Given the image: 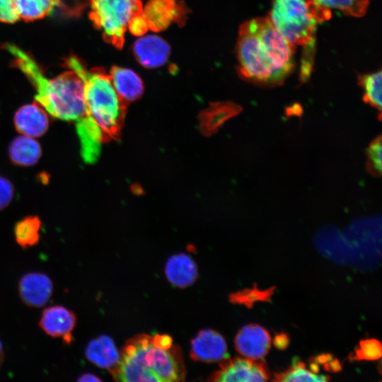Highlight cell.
Wrapping results in <instances>:
<instances>
[{
	"instance_id": "obj_1",
	"label": "cell",
	"mask_w": 382,
	"mask_h": 382,
	"mask_svg": "<svg viewBox=\"0 0 382 382\" xmlns=\"http://www.w3.org/2000/svg\"><path fill=\"white\" fill-rule=\"evenodd\" d=\"M236 56L240 76L262 86L279 85L294 67V45L276 30L268 17L241 25Z\"/></svg>"
},
{
	"instance_id": "obj_3",
	"label": "cell",
	"mask_w": 382,
	"mask_h": 382,
	"mask_svg": "<svg viewBox=\"0 0 382 382\" xmlns=\"http://www.w3.org/2000/svg\"><path fill=\"white\" fill-rule=\"evenodd\" d=\"M4 49L12 56V65L21 71L36 91L35 100L47 113L57 119L77 122L86 115L84 83L73 70L47 78L29 54L12 43Z\"/></svg>"
},
{
	"instance_id": "obj_4",
	"label": "cell",
	"mask_w": 382,
	"mask_h": 382,
	"mask_svg": "<svg viewBox=\"0 0 382 382\" xmlns=\"http://www.w3.org/2000/svg\"><path fill=\"white\" fill-rule=\"evenodd\" d=\"M64 66L74 71L83 81L84 117L99 129L104 141L115 138L122 125L126 103L116 93L110 75L99 67L88 69L82 59L74 54L64 59Z\"/></svg>"
},
{
	"instance_id": "obj_6",
	"label": "cell",
	"mask_w": 382,
	"mask_h": 382,
	"mask_svg": "<svg viewBox=\"0 0 382 382\" xmlns=\"http://www.w3.org/2000/svg\"><path fill=\"white\" fill-rule=\"evenodd\" d=\"M142 10V0H91L89 18L106 42L121 49L129 20Z\"/></svg>"
},
{
	"instance_id": "obj_8",
	"label": "cell",
	"mask_w": 382,
	"mask_h": 382,
	"mask_svg": "<svg viewBox=\"0 0 382 382\" xmlns=\"http://www.w3.org/2000/svg\"><path fill=\"white\" fill-rule=\"evenodd\" d=\"M142 13L153 31L166 29L173 22L183 23L186 8L176 0H149L143 8Z\"/></svg>"
},
{
	"instance_id": "obj_17",
	"label": "cell",
	"mask_w": 382,
	"mask_h": 382,
	"mask_svg": "<svg viewBox=\"0 0 382 382\" xmlns=\"http://www.w3.org/2000/svg\"><path fill=\"white\" fill-rule=\"evenodd\" d=\"M85 354L91 363L110 371L117 365L120 358L113 340L106 335L91 340L86 347Z\"/></svg>"
},
{
	"instance_id": "obj_28",
	"label": "cell",
	"mask_w": 382,
	"mask_h": 382,
	"mask_svg": "<svg viewBox=\"0 0 382 382\" xmlns=\"http://www.w3.org/2000/svg\"><path fill=\"white\" fill-rule=\"evenodd\" d=\"M13 196L14 187L12 183L6 178L0 175V210L8 206Z\"/></svg>"
},
{
	"instance_id": "obj_7",
	"label": "cell",
	"mask_w": 382,
	"mask_h": 382,
	"mask_svg": "<svg viewBox=\"0 0 382 382\" xmlns=\"http://www.w3.org/2000/svg\"><path fill=\"white\" fill-rule=\"evenodd\" d=\"M265 365L257 359L235 357L222 361L220 369L209 378L211 381H265L269 379Z\"/></svg>"
},
{
	"instance_id": "obj_10",
	"label": "cell",
	"mask_w": 382,
	"mask_h": 382,
	"mask_svg": "<svg viewBox=\"0 0 382 382\" xmlns=\"http://www.w3.org/2000/svg\"><path fill=\"white\" fill-rule=\"evenodd\" d=\"M271 345V337L264 328L258 325L243 327L235 338L236 350L243 356L258 359L265 357Z\"/></svg>"
},
{
	"instance_id": "obj_26",
	"label": "cell",
	"mask_w": 382,
	"mask_h": 382,
	"mask_svg": "<svg viewBox=\"0 0 382 382\" xmlns=\"http://www.w3.org/2000/svg\"><path fill=\"white\" fill-rule=\"evenodd\" d=\"M381 137L379 136L371 141L366 151L367 168L375 176L381 174Z\"/></svg>"
},
{
	"instance_id": "obj_11",
	"label": "cell",
	"mask_w": 382,
	"mask_h": 382,
	"mask_svg": "<svg viewBox=\"0 0 382 382\" xmlns=\"http://www.w3.org/2000/svg\"><path fill=\"white\" fill-rule=\"evenodd\" d=\"M76 323L74 313L62 306H52L45 309L40 320V326L48 335L62 338L70 342Z\"/></svg>"
},
{
	"instance_id": "obj_30",
	"label": "cell",
	"mask_w": 382,
	"mask_h": 382,
	"mask_svg": "<svg viewBox=\"0 0 382 382\" xmlns=\"http://www.w3.org/2000/svg\"><path fill=\"white\" fill-rule=\"evenodd\" d=\"M289 342L288 337L286 335L281 334L276 337L275 345L278 348H285Z\"/></svg>"
},
{
	"instance_id": "obj_27",
	"label": "cell",
	"mask_w": 382,
	"mask_h": 382,
	"mask_svg": "<svg viewBox=\"0 0 382 382\" xmlns=\"http://www.w3.org/2000/svg\"><path fill=\"white\" fill-rule=\"evenodd\" d=\"M14 0H0V21L13 23L19 19Z\"/></svg>"
},
{
	"instance_id": "obj_14",
	"label": "cell",
	"mask_w": 382,
	"mask_h": 382,
	"mask_svg": "<svg viewBox=\"0 0 382 382\" xmlns=\"http://www.w3.org/2000/svg\"><path fill=\"white\" fill-rule=\"evenodd\" d=\"M47 113L37 103L23 105L15 112V128L23 135L33 138L41 137L49 127Z\"/></svg>"
},
{
	"instance_id": "obj_24",
	"label": "cell",
	"mask_w": 382,
	"mask_h": 382,
	"mask_svg": "<svg viewBox=\"0 0 382 382\" xmlns=\"http://www.w3.org/2000/svg\"><path fill=\"white\" fill-rule=\"evenodd\" d=\"M273 289L260 290L254 287L238 291L230 295V301L234 303L251 307L255 302L268 301L273 293Z\"/></svg>"
},
{
	"instance_id": "obj_2",
	"label": "cell",
	"mask_w": 382,
	"mask_h": 382,
	"mask_svg": "<svg viewBox=\"0 0 382 382\" xmlns=\"http://www.w3.org/2000/svg\"><path fill=\"white\" fill-rule=\"evenodd\" d=\"M110 371L118 381H180L186 371L180 349L166 334H141L129 339Z\"/></svg>"
},
{
	"instance_id": "obj_23",
	"label": "cell",
	"mask_w": 382,
	"mask_h": 382,
	"mask_svg": "<svg viewBox=\"0 0 382 382\" xmlns=\"http://www.w3.org/2000/svg\"><path fill=\"white\" fill-rule=\"evenodd\" d=\"M319 4L340 10L345 14L355 17L364 16L367 10L369 0H314Z\"/></svg>"
},
{
	"instance_id": "obj_32",
	"label": "cell",
	"mask_w": 382,
	"mask_h": 382,
	"mask_svg": "<svg viewBox=\"0 0 382 382\" xmlns=\"http://www.w3.org/2000/svg\"><path fill=\"white\" fill-rule=\"evenodd\" d=\"M2 360H3V347H2V344L0 341V365L2 362Z\"/></svg>"
},
{
	"instance_id": "obj_18",
	"label": "cell",
	"mask_w": 382,
	"mask_h": 382,
	"mask_svg": "<svg viewBox=\"0 0 382 382\" xmlns=\"http://www.w3.org/2000/svg\"><path fill=\"white\" fill-rule=\"evenodd\" d=\"M8 156L16 165L28 167L37 163L42 156L39 142L33 137L21 135L15 138L8 147Z\"/></svg>"
},
{
	"instance_id": "obj_21",
	"label": "cell",
	"mask_w": 382,
	"mask_h": 382,
	"mask_svg": "<svg viewBox=\"0 0 382 382\" xmlns=\"http://www.w3.org/2000/svg\"><path fill=\"white\" fill-rule=\"evenodd\" d=\"M276 381H328V376L318 374L306 368V364L296 360L285 371L274 375Z\"/></svg>"
},
{
	"instance_id": "obj_29",
	"label": "cell",
	"mask_w": 382,
	"mask_h": 382,
	"mask_svg": "<svg viewBox=\"0 0 382 382\" xmlns=\"http://www.w3.org/2000/svg\"><path fill=\"white\" fill-rule=\"evenodd\" d=\"M127 28L132 34L139 37L146 33L149 28L142 12L134 15L129 20Z\"/></svg>"
},
{
	"instance_id": "obj_16",
	"label": "cell",
	"mask_w": 382,
	"mask_h": 382,
	"mask_svg": "<svg viewBox=\"0 0 382 382\" xmlns=\"http://www.w3.org/2000/svg\"><path fill=\"white\" fill-rule=\"evenodd\" d=\"M109 75L116 93L125 103L138 99L143 94L142 80L134 71L115 66Z\"/></svg>"
},
{
	"instance_id": "obj_5",
	"label": "cell",
	"mask_w": 382,
	"mask_h": 382,
	"mask_svg": "<svg viewBox=\"0 0 382 382\" xmlns=\"http://www.w3.org/2000/svg\"><path fill=\"white\" fill-rule=\"evenodd\" d=\"M330 16L329 8L314 0H274L268 18L289 43L305 46L315 42L317 23Z\"/></svg>"
},
{
	"instance_id": "obj_13",
	"label": "cell",
	"mask_w": 382,
	"mask_h": 382,
	"mask_svg": "<svg viewBox=\"0 0 382 382\" xmlns=\"http://www.w3.org/2000/svg\"><path fill=\"white\" fill-rule=\"evenodd\" d=\"M133 53L143 66L157 68L167 62L170 54V47L163 38L150 35L141 36L135 41Z\"/></svg>"
},
{
	"instance_id": "obj_15",
	"label": "cell",
	"mask_w": 382,
	"mask_h": 382,
	"mask_svg": "<svg viewBox=\"0 0 382 382\" xmlns=\"http://www.w3.org/2000/svg\"><path fill=\"white\" fill-rule=\"evenodd\" d=\"M165 273L168 280L179 288L192 285L198 275L195 262L185 253L171 256L166 262Z\"/></svg>"
},
{
	"instance_id": "obj_20",
	"label": "cell",
	"mask_w": 382,
	"mask_h": 382,
	"mask_svg": "<svg viewBox=\"0 0 382 382\" xmlns=\"http://www.w3.org/2000/svg\"><path fill=\"white\" fill-rule=\"evenodd\" d=\"M41 221L37 216H27L18 221L14 228L17 243L23 248L35 245L40 238Z\"/></svg>"
},
{
	"instance_id": "obj_12",
	"label": "cell",
	"mask_w": 382,
	"mask_h": 382,
	"mask_svg": "<svg viewBox=\"0 0 382 382\" xmlns=\"http://www.w3.org/2000/svg\"><path fill=\"white\" fill-rule=\"evenodd\" d=\"M18 288L23 301L35 308L45 306L53 292L51 279L42 272H30L23 275L19 282Z\"/></svg>"
},
{
	"instance_id": "obj_19",
	"label": "cell",
	"mask_w": 382,
	"mask_h": 382,
	"mask_svg": "<svg viewBox=\"0 0 382 382\" xmlns=\"http://www.w3.org/2000/svg\"><path fill=\"white\" fill-rule=\"evenodd\" d=\"M19 18L25 21L39 20L48 16L59 0H14Z\"/></svg>"
},
{
	"instance_id": "obj_25",
	"label": "cell",
	"mask_w": 382,
	"mask_h": 382,
	"mask_svg": "<svg viewBox=\"0 0 382 382\" xmlns=\"http://www.w3.org/2000/svg\"><path fill=\"white\" fill-rule=\"evenodd\" d=\"M381 357V345L376 339H366L359 342L350 354L353 360H376Z\"/></svg>"
},
{
	"instance_id": "obj_9",
	"label": "cell",
	"mask_w": 382,
	"mask_h": 382,
	"mask_svg": "<svg viewBox=\"0 0 382 382\" xmlns=\"http://www.w3.org/2000/svg\"><path fill=\"white\" fill-rule=\"evenodd\" d=\"M190 357L195 361L204 362L223 361L227 357L226 341L214 330H202L191 342Z\"/></svg>"
},
{
	"instance_id": "obj_22",
	"label": "cell",
	"mask_w": 382,
	"mask_h": 382,
	"mask_svg": "<svg viewBox=\"0 0 382 382\" xmlns=\"http://www.w3.org/2000/svg\"><path fill=\"white\" fill-rule=\"evenodd\" d=\"M381 71L359 77L360 86L364 89V100L366 103L381 110Z\"/></svg>"
},
{
	"instance_id": "obj_31",
	"label": "cell",
	"mask_w": 382,
	"mask_h": 382,
	"mask_svg": "<svg viewBox=\"0 0 382 382\" xmlns=\"http://www.w3.org/2000/svg\"><path fill=\"white\" fill-rule=\"evenodd\" d=\"M79 381H101L100 378L92 374H84L78 379Z\"/></svg>"
}]
</instances>
